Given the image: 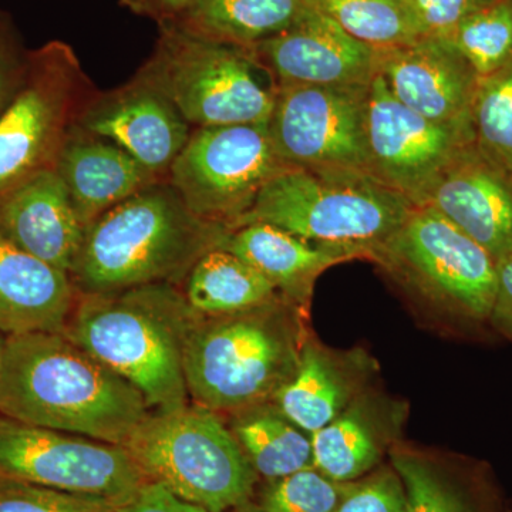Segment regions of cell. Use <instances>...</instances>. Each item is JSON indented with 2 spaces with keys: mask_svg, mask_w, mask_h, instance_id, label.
I'll return each mask as SVG.
<instances>
[{
  "mask_svg": "<svg viewBox=\"0 0 512 512\" xmlns=\"http://www.w3.org/2000/svg\"><path fill=\"white\" fill-rule=\"evenodd\" d=\"M285 168L266 124L200 127L192 128L167 181L192 214L232 229Z\"/></svg>",
  "mask_w": 512,
  "mask_h": 512,
  "instance_id": "30bf717a",
  "label": "cell"
},
{
  "mask_svg": "<svg viewBox=\"0 0 512 512\" xmlns=\"http://www.w3.org/2000/svg\"><path fill=\"white\" fill-rule=\"evenodd\" d=\"M134 15L154 20L158 26L170 25L188 12L198 0H120Z\"/></svg>",
  "mask_w": 512,
  "mask_h": 512,
  "instance_id": "8d00e7d4",
  "label": "cell"
},
{
  "mask_svg": "<svg viewBox=\"0 0 512 512\" xmlns=\"http://www.w3.org/2000/svg\"><path fill=\"white\" fill-rule=\"evenodd\" d=\"M72 278L0 235V333L63 332L76 303Z\"/></svg>",
  "mask_w": 512,
  "mask_h": 512,
  "instance_id": "44dd1931",
  "label": "cell"
},
{
  "mask_svg": "<svg viewBox=\"0 0 512 512\" xmlns=\"http://www.w3.org/2000/svg\"><path fill=\"white\" fill-rule=\"evenodd\" d=\"M305 0H198L171 28L185 35L251 49L291 28Z\"/></svg>",
  "mask_w": 512,
  "mask_h": 512,
  "instance_id": "cb8c5ba5",
  "label": "cell"
},
{
  "mask_svg": "<svg viewBox=\"0 0 512 512\" xmlns=\"http://www.w3.org/2000/svg\"><path fill=\"white\" fill-rule=\"evenodd\" d=\"M404 409L386 397L363 392L311 434L313 467L338 483H350L379 463L400 433Z\"/></svg>",
  "mask_w": 512,
  "mask_h": 512,
  "instance_id": "7402d4cb",
  "label": "cell"
},
{
  "mask_svg": "<svg viewBox=\"0 0 512 512\" xmlns=\"http://www.w3.org/2000/svg\"><path fill=\"white\" fill-rule=\"evenodd\" d=\"M96 92L67 43L56 40L25 57L18 92L0 114V192L56 170Z\"/></svg>",
  "mask_w": 512,
  "mask_h": 512,
  "instance_id": "ba28073f",
  "label": "cell"
},
{
  "mask_svg": "<svg viewBox=\"0 0 512 512\" xmlns=\"http://www.w3.org/2000/svg\"><path fill=\"white\" fill-rule=\"evenodd\" d=\"M84 231L56 170L0 192V235L66 274L76 264Z\"/></svg>",
  "mask_w": 512,
  "mask_h": 512,
  "instance_id": "ac0fdd59",
  "label": "cell"
},
{
  "mask_svg": "<svg viewBox=\"0 0 512 512\" xmlns=\"http://www.w3.org/2000/svg\"><path fill=\"white\" fill-rule=\"evenodd\" d=\"M375 363L363 352H335L306 338L295 372L272 403L306 433L328 426L359 394Z\"/></svg>",
  "mask_w": 512,
  "mask_h": 512,
  "instance_id": "ffe728a7",
  "label": "cell"
},
{
  "mask_svg": "<svg viewBox=\"0 0 512 512\" xmlns=\"http://www.w3.org/2000/svg\"><path fill=\"white\" fill-rule=\"evenodd\" d=\"M222 248L264 275L293 305L308 302L313 284L323 271L350 259L342 252L259 222L232 229Z\"/></svg>",
  "mask_w": 512,
  "mask_h": 512,
  "instance_id": "603a6c76",
  "label": "cell"
},
{
  "mask_svg": "<svg viewBox=\"0 0 512 512\" xmlns=\"http://www.w3.org/2000/svg\"><path fill=\"white\" fill-rule=\"evenodd\" d=\"M77 126L117 144L165 181L192 131L174 104L138 76L94 93Z\"/></svg>",
  "mask_w": 512,
  "mask_h": 512,
  "instance_id": "9a60e30c",
  "label": "cell"
},
{
  "mask_svg": "<svg viewBox=\"0 0 512 512\" xmlns=\"http://www.w3.org/2000/svg\"><path fill=\"white\" fill-rule=\"evenodd\" d=\"M0 478L100 498L116 507L147 483L124 446L3 416Z\"/></svg>",
  "mask_w": 512,
  "mask_h": 512,
  "instance_id": "8fae6325",
  "label": "cell"
},
{
  "mask_svg": "<svg viewBox=\"0 0 512 512\" xmlns=\"http://www.w3.org/2000/svg\"><path fill=\"white\" fill-rule=\"evenodd\" d=\"M471 126L477 150L512 177V60L478 79Z\"/></svg>",
  "mask_w": 512,
  "mask_h": 512,
  "instance_id": "f1b7e54d",
  "label": "cell"
},
{
  "mask_svg": "<svg viewBox=\"0 0 512 512\" xmlns=\"http://www.w3.org/2000/svg\"><path fill=\"white\" fill-rule=\"evenodd\" d=\"M367 171L420 207L450 165L474 144L471 123H437L400 103L376 74L369 87Z\"/></svg>",
  "mask_w": 512,
  "mask_h": 512,
  "instance_id": "4fadbf2b",
  "label": "cell"
},
{
  "mask_svg": "<svg viewBox=\"0 0 512 512\" xmlns=\"http://www.w3.org/2000/svg\"><path fill=\"white\" fill-rule=\"evenodd\" d=\"M25 59H18L9 47H0V114L8 107L22 82Z\"/></svg>",
  "mask_w": 512,
  "mask_h": 512,
  "instance_id": "74e56055",
  "label": "cell"
},
{
  "mask_svg": "<svg viewBox=\"0 0 512 512\" xmlns=\"http://www.w3.org/2000/svg\"><path fill=\"white\" fill-rule=\"evenodd\" d=\"M247 50L275 84H370L377 74L379 49L309 6L291 28Z\"/></svg>",
  "mask_w": 512,
  "mask_h": 512,
  "instance_id": "5bb4252c",
  "label": "cell"
},
{
  "mask_svg": "<svg viewBox=\"0 0 512 512\" xmlns=\"http://www.w3.org/2000/svg\"><path fill=\"white\" fill-rule=\"evenodd\" d=\"M377 74L400 103L437 123H471L478 76L443 37L379 50Z\"/></svg>",
  "mask_w": 512,
  "mask_h": 512,
  "instance_id": "2e32d148",
  "label": "cell"
},
{
  "mask_svg": "<svg viewBox=\"0 0 512 512\" xmlns=\"http://www.w3.org/2000/svg\"><path fill=\"white\" fill-rule=\"evenodd\" d=\"M490 322L512 339V254L497 262V292Z\"/></svg>",
  "mask_w": 512,
  "mask_h": 512,
  "instance_id": "d590c367",
  "label": "cell"
},
{
  "mask_svg": "<svg viewBox=\"0 0 512 512\" xmlns=\"http://www.w3.org/2000/svg\"><path fill=\"white\" fill-rule=\"evenodd\" d=\"M426 36L447 37L491 0H409Z\"/></svg>",
  "mask_w": 512,
  "mask_h": 512,
  "instance_id": "836d02e7",
  "label": "cell"
},
{
  "mask_svg": "<svg viewBox=\"0 0 512 512\" xmlns=\"http://www.w3.org/2000/svg\"><path fill=\"white\" fill-rule=\"evenodd\" d=\"M478 79L512 60V0H491L467 16L447 37Z\"/></svg>",
  "mask_w": 512,
  "mask_h": 512,
  "instance_id": "83f0119b",
  "label": "cell"
},
{
  "mask_svg": "<svg viewBox=\"0 0 512 512\" xmlns=\"http://www.w3.org/2000/svg\"><path fill=\"white\" fill-rule=\"evenodd\" d=\"M413 208L365 171L289 167L265 184L232 229L259 222L350 259H372Z\"/></svg>",
  "mask_w": 512,
  "mask_h": 512,
  "instance_id": "5b68a950",
  "label": "cell"
},
{
  "mask_svg": "<svg viewBox=\"0 0 512 512\" xmlns=\"http://www.w3.org/2000/svg\"><path fill=\"white\" fill-rule=\"evenodd\" d=\"M136 76L164 94L192 128L268 124L276 84L247 49L158 26Z\"/></svg>",
  "mask_w": 512,
  "mask_h": 512,
  "instance_id": "52a82bcc",
  "label": "cell"
},
{
  "mask_svg": "<svg viewBox=\"0 0 512 512\" xmlns=\"http://www.w3.org/2000/svg\"><path fill=\"white\" fill-rule=\"evenodd\" d=\"M348 483H338L309 467L272 480L261 500L262 512H336Z\"/></svg>",
  "mask_w": 512,
  "mask_h": 512,
  "instance_id": "f546056e",
  "label": "cell"
},
{
  "mask_svg": "<svg viewBox=\"0 0 512 512\" xmlns=\"http://www.w3.org/2000/svg\"><path fill=\"white\" fill-rule=\"evenodd\" d=\"M181 291L192 311L201 316L251 311L281 296L264 275L224 248L202 255Z\"/></svg>",
  "mask_w": 512,
  "mask_h": 512,
  "instance_id": "d4e9b609",
  "label": "cell"
},
{
  "mask_svg": "<svg viewBox=\"0 0 512 512\" xmlns=\"http://www.w3.org/2000/svg\"><path fill=\"white\" fill-rule=\"evenodd\" d=\"M116 512H211L171 493L165 485L147 481L136 495L116 507Z\"/></svg>",
  "mask_w": 512,
  "mask_h": 512,
  "instance_id": "e575fe53",
  "label": "cell"
},
{
  "mask_svg": "<svg viewBox=\"0 0 512 512\" xmlns=\"http://www.w3.org/2000/svg\"><path fill=\"white\" fill-rule=\"evenodd\" d=\"M370 84H276L268 131L288 167L367 171Z\"/></svg>",
  "mask_w": 512,
  "mask_h": 512,
  "instance_id": "7c38bea8",
  "label": "cell"
},
{
  "mask_svg": "<svg viewBox=\"0 0 512 512\" xmlns=\"http://www.w3.org/2000/svg\"><path fill=\"white\" fill-rule=\"evenodd\" d=\"M423 205L456 225L495 261L512 254V177L476 146L441 175Z\"/></svg>",
  "mask_w": 512,
  "mask_h": 512,
  "instance_id": "e0dca14e",
  "label": "cell"
},
{
  "mask_svg": "<svg viewBox=\"0 0 512 512\" xmlns=\"http://www.w3.org/2000/svg\"><path fill=\"white\" fill-rule=\"evenodd\" d=\"M56 173L84 228L138 192L165 181L117 144L79 126L64 144Z\"/></svg>",
  "mask_w": 512,
  "mask_h": 512,
  "instance_id": "d6986e66",
  "label": "cell"
},
{
  "mask_svg": "<svg viewBox=\"0 0 512 512\" xmlns=\"http://www.w3.org/2000/svg\"><path fill=\"white\" fill-rule=\"evenodd\" d=\"M232 229L202 220L161 181L93 221L70 278L77 292L113 293L184 284L202 255L222 248Z\"/></svg>",
  "mask_w": 512,
  "mask_h": 512,
  "instance_id": "7a4b0ae2",
  "label": "cell"
},
{
  "mask_svg": "<svg viewBox=\"0 0 512 512\" xmlns=\"http://www.w3.org/2000/svg\"><path fill=\"white\" fill-rule=\"evenodd\" d=\"M150 412L137 387L64 333L6 336L0 416L124 446Z\"/></svg>",
  "mask_w": 512,
  "mask_h": 512,
  "instance_id": "6da1fadb",
  "label": "cell"
},
{
  "mask_svg": "<svg viewBox=\"0 0 512 512\" xmlns=\"http://www.w3.org/2000/svg\"><path fill=\"white\" fill-rule=\"evenodd\" d=\"M147 481L211 512L248 503L256 471L221 414L188 403L150 412L124 444Z\"/></svg>",
  "mask_w": 512,
  "mask_h": 512,
  "instance_id": "8992f818",
  "label": "cell"
},
{
  "mask_svg": "<svg viewBox=\"0 0 512 512\" xmlns=\"http://www.w3.org/2000/svg\"><path fill=\"white\" fill-rule=\"evenodd\" d=\"M5 340L6 336L0 333V367H2L3 352H5Z\"/></svg>",
  "mask_w": 512,
  "mask_h": 512,
  "instance_id": "ab89813d",
  "label": "cell"
},
{
  "mask_svg": "<svg viewBox=\"0 0 512 512\" xmlns=\"http://www.w3.org/2000/svg\"><path fill=\"white\" fill-rule=\"evenodd\" d=\"M372 259L437 308L468 319L490 318L497 261L433 208L414 207Z\"/></svg>",
  "mask_w": 512,
  "mask_h": 512,
  "instance_id": "9c48e42d",
  "label": "cell"
},
{
  "mask_svg": "<svg viewBox=\"0 0 512 512\" xmlns=\"http://www.w3.org/2000/svg\"><path fill=\"white\" fill-rule=\"evenodd\" d=\"M0 512H116V505L100 498L0 478Z\"/></svg>",
  "mask_w": 512,
  "mask_h": 512,
  "instance_id": "1f68e13d",
  "label": "cell"
},
{
  "mask_svg": "<svg viewBox=\"0 0 512 512\" xmlns=\"http://www.w3.org/2000/svg\"><path fill=\"white\" fill-rule=\"evenodd\" d=\"M336 512H409L402 478L382 470L359 483L350 481Z\"/></svg>",
  "mask_w": 512,
  "mask_h": 512,
  "instance_id": "d6a6232c",
  "label": "cell"
},
{
  "mask_svg": "<svg viewBox=\"0 0 512 512\" xmlns=\"http://www.w3.org/2000/svg\"><path fill=\"white\" fill-rule=\"evenodd\" d=\"M242 512H262V511L259 510V508H255V507H245L244 511H242Z\"/></svg>",
  "mask_w": 512,
  "mask_h": 512,
  "instance_id": "60d3db41",
  "label": "cell"
},
{
  "mask_svg": "<svg viewBox=\"0 0 512 512\" xmlns=\"http://www.w3.org/2000/svg\"><path fill=\"white\" fill-rule=\"evenodd\" d=\"M0 47H9L8 40H6L5 28H3L2 23H0Z\"/></svg>",
  "mask_w": 512,
  "mask_h": 512,
  "instance_id": "f35d334b",
  "label": "cell"
},
{
  "mask_svg": "<svg viewBox=\"0 0 512 512\" xmlns=\"http://www.w3.org/2000/svg\"><path fill=\"white\" fill-rule=\"evenodd\" d=\"M359 42L375 49L412 45L426 36L409 0H305Z\"/></svg>",
  "mask_w": 512,
  "mask_h": 512,
  "instance_id": "4316f807",
  "label": "cell"
},
{
  "mask_svg": "<svg viewBox=\"0 0 512 512\" xmlns=\"http://www.w3.org/2000/svg\"><path fill=\"white\" fill-rule=\"evenodd\" d=\"M295 306L279 296L251 311L198 315L184 348L190 402L218 414L272 402L295 372L306 339Z\"/></svg>",
  "mask_w": 512,
  "mask_h": 512,
  "instance_id": "277c9868",
  "label": "cell"
},
{
  "mask_svg": "<svg viewBox=\"0 0 512 512\" xmlns=\"http://www.w3.org/2000/svg\"><path fill=\"white\" fill-rule=\"evenodd\" d=\"M393 466L406 488L409 512H468L460 495L419 457L394 454Z\"/></svg>",
  "mask_w": 512,
  "mask_h": 512,
  "instance_id": "4dcf8cb0",
  "label": "cell"
},
{
  "mask_svg": "<svg viewBox=\"0 0 512 512\" xmlns=\"http://www.w3.org/2000/svg\"><path fill=\"white\" fill-rule=\"evenodd\" d=\"M229 429L256 474L269 480L313 467L311 434L292 423L272 402L232 414Z\"/></svg>",
  "mask_w": 512,
  "mask_h": 512,
  "instance_id": "484cf974",
  "label": "cell"
},
{
  "mask_svg": "<svg viewBox=\"0 0 512 512\" xmlns=\"http://www.w3.org/2000/svg\"><path fill=\"white\" fill-rule=\"evenodd\" d=\"M197 316L171 284L79 293L62 333L137 387L151 412H168L190 403L184 348Z\"/></svg>",
  "mask_w": 512,
  "mask_h": 512,
  "instance_id": "3957f363",
  "label": "cell"
}]
</instances>
